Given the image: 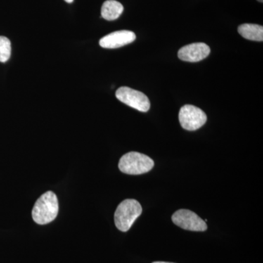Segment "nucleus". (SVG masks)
<instances>
[{
  "instance_id": "nucleus-1",
  "label": "nucleus",
  "mask_w": 263,
  "mask_h": 263,
  "mask_svg": "<svg viewBox=\"0 0 263 263\" xmlns=\"http://www.w3.org/2000/svg\"><path fill=\"white\" fill-rule=\"evenodd\" d=\"M59 213V202L56 194L51 191L43 194L37 199L32 209L33 220L38 224H46L56 219Z\"/></svg>"
},
{
  "instance_id": "nucleus-2",
  "label": "nucleus",
  "mask_w": 263,
  "mask_h": 263,
  "mask_svg": "<svg viewBox=\"0 0 263 263\" xmlns=\"http://www.w3.org/2000/svg\"><path fill=\"white\" fill-rule=\"evenodd\" d=\"M142 211L141 204L134 199H127L121 202L114 214V221L118 229L122 232L128 231L141 215Z\"/></svg>"
},
{
  "instance_id": "nucleus-3",
  "label": "nucleus",
  "mask_w": 263,
  "mask_h": 263,
  "mask_svg": "<svg viewBox=\"0 0 263 263\" xmlns=\"http://www.w3.org/2000/svg\"><path fill=\"white\" fill-rule=\"evenodd\" d=\"M155 162L148 156L131 152L122 156L119 162V168L122 173L129 175H141L149 172Z\"/></svg>"
},
{
  "instance_id": "nucleus-4",
  "label": "nucleus",
  "mask_w": 263,
  "mask_h": 263,
  "mask_svg": "<svg viewBox=\"0 0 263 263\" xmlns=\"http://www.w3.org/2000/svg\"><path fill=\"white\" fill-rule=\"evenodd\" d=\"M116 97L119 101L138 111L147 112L150 109L149 99L141 91L122 86L117 89Z\"/></svg>"
},
{
  "instance_id": "nucleus-5",
  "label": "nucleus",
  "mask_w": 263,
  "mask_h": 263,
  "mask_svg": "<svg viewBox=\"0 0 263 263\" xmlns=\"http://www.w3.org/2000/svg\"><path fill=\"white\" fill-rule=\"evenodd\" d=\"M180 124L186 130L195 131L200 129L207 121L203 110L192 105H183L179 114Z\"/></svg>"
},
{
  "instance_id": "nucleus-6",
  "label": "nucleus",
  "mask_w": 263,
  "mask_h": 263,
  "mask_svg": "<svg viewBox=\"0 0 263 263\" xmlns=\"http://www.w3.org/2000/svg\"><path fill=\"white\" fill-rule=\"evenodd\" d=\"M173 222L183 230L190 231H205L206 222L195 213L186 209L176 211L172 216Z\"/></svg>"
},
{
  "instance_id": "nucleus-7",
  "label": "nucleus",
  "mask_w": 263,
  "mask_h": 263,
  "mask_svg": "<svg viewBox=\"0 0 263 263\" xmlns=\"http://www.w3.org/2000/svg\"><path fill=\"white\" fill-rule=\"evenodd\" d=\"M210 52V48L205 43H195L181 48L178 57L182 61L197 62L206 58Z\"/></svg>"
},
{
  "instance_id": "nucleus-8",
  "label": "nucleus",
  "mask_w": 263,
  "mask_h": 263,
  "mask_svg": "<svg viewBox=\"0 0 263 263\" xmlns=\"http://www.w3.org/2000/svg\"><path fill=\"white\" fill-rule=\"evenodd\" d=\"M136 39V35L132 31H117L107 34L101 38L100 46L104 48H118L133 43Z\"/></svg>"
},
{
  "instance_id": "nucleus-9",
  "label": "nucleus",
  "mask_w": 263,
  "mask_h": 263,
  "mask_svg": "<svg viewBox=\"0 0 263 263\" xmlns=\"http://www.w3.org/2000/svg\"><path fill=\"white\" fill-rule=\"evenodd\" d=\"M238 31L240 35L245 39L258 42H262L263 41L262 26L254 24H243L238 27Z\"/></svg>"
},
{
  "instance_id": "nucleus-10",
  "label": "nucleus",
  "mask_w": 263,
  "mask_h": 263,
  "mask_svg": "<svg viewBox=\"0 0 263 263\" xmlns=\"http://www.w3.org/2000/svg\"><path fill=\"white\" fill-rule=\"evenodd\" d=\"M124 10V7L116 0H107L101 8V15L107 21H114L119 18Z\"/></svg>"
},
{
  "instance_id": "nucleus-11",
  "label": "nucleus",
  "mask_w": 263,
  "mask_h": 263,
  "mask_svg": "<svg viewBox=\"0 0 263 263\" xmlns=\"http://www.w3.org/2000/svg\"><path fill=\"white\" fill-rule=\"evenodd\" d=\"M11 55V43L8 37L0 36V62L5 63Z\"/></svg>"
},
{
  "instance_id": "nucleus-12",
  "label": "nucleus",
  "mask_w": 263,
  "mask_h": 263,
  "mask_svg": "<svg viewBox=\"0 0 263 263\" xmlns=\"http://www.w3.org/2000/svg\"><path fill=\"white\" fill-rule=\"evenodd\" d=\"M65 1L66 2V3H72V2L74 1V0H65Z\"/></svg>"
},
{
  "instance_id": "nucleus-13",
  "label": "nucleus",
  "mask_w": 263,
  "mask_h": 263,
  "mask_svg": "<svg viewBox=\"0 0 263 263\" xmlns=\"http://www.w3.org/2000/svg\"><path fill=\"white\" fill-rule=\"evenodd\" d=\"M152 263H174V262H154Z\"/></svg>"
},
{
  "instance_id": "nucleus-14",
  "label": "nucleus",
  "mask_w": 263,
  "mask_h": 263,
  "mask_svg": "<svg viewBox=\"0 0 263 263\" xmlns=\"http://www.w3.org/2000/svg\"><path fill=\"white\" fill-rule=\"evenodd\" d=\"M257 1L259 2V3H262L263 0H257Z\"/></svg>"
}]
</instances>
